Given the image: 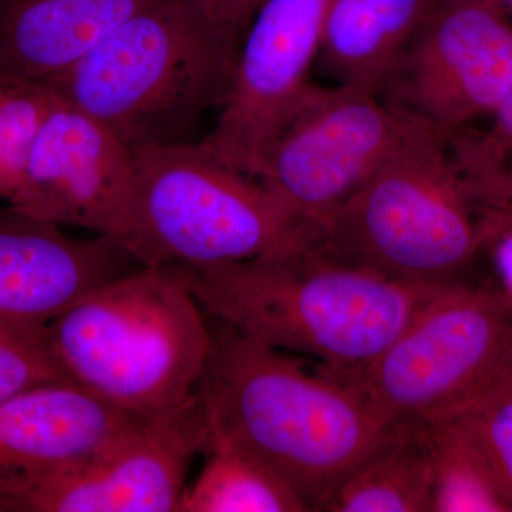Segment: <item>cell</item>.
<instances>
[{"mask_svg": "<svg viewBox=\"0 0 512 512\" xmlns=\"http://www.w3.org/2000/svg\"><path fill=\"white\" fill-rule=\"evenodd\" d=\"M239 46L197 0H163L111 30L46 87L134 154L190 143L202 117L227 99Z\"/></svg>", "mask_w": 512, "mask_h": 512, "instance_id": "cell-4", "label": "cell"}, {"mask_svg": "<svg viewBox=\"0 0 512 512\" xmlns=\"http://www.w3.org/2000/svg\"><path fill=\"white\" fill-rule=\"evenodd\" d=\"M483 251L500 293L512 308V211H484Z\"/></svg>", "mask_w": 512, "mask_h": 512, "instance_id": "cell-23", "label": "cell"}, {"mask_svg": "<svg viewBox=\"0 0 512 512\" xmlns=\"http://www.w3.org/2000/svg\"><path fill=\"white\" fill-rule=\"evenodd\" d=\"M497 377H501V379L512 380V349L510 355H508L507 360H505L503 369L500 370Z\"/></svg>", "mask_w": 512, "mask_h": 512, "instance_id": "cell-26", "label": "cell"}, {"mask_svg": "<svg viewBox=\"0 0 512 512\" xmlns=\"http://www.w3.org/2000/svg\"><path fill=\"white\" fill-rule=\"evenodd\" d=\"M138 421L72 382L0 400V512L40 481L99 457Z\"/></svg>", "mask_w": 512, "mask_h": 512, "instance_id": "cell-14", "label": "cell"}, {"mask_svg": "<svg viewBox=\"0 0 512 512\" xmlns=\"http://www.w3.org/2000/svg\"><path fill=\"white\" fill-rule=\"evenodd\" d=\"M453 417L476 441L512 508V380L495 377Z\"/></svg>", "mask_w": 512, "mask_h": 512, "instance_id": "cell-21", "label": "cell"}, {"mask_svg": "<svg viewBox=\"0 0 512 512\" xmlns=\"http://www.w3.org/2000/svg\"><path fill=\"white\" fill-rule=\"evenodd\" d=\"M484 211H512V167L477 197Z\"/></svg>", "mask_w": 512, "mask_h": 512, "instance_id": "cell-25", "label": "cell"}, {"mask_svg": "<svg viewBox=\"0 0 512 512\" xmlns=\"http://www.w3.org/2000/svg\"><path fill=\"white\" fill-rule=\"evenodd\" d=\"M211 333L198 389L205 420L285 478L311 511H325L392 423L348 376L217 320Z\"/></svg>", "mask_w": 512, "mask_h": 512, "instance_id": "cell-1", "label": "cell"}, {"mask_svg": "<svg viewBox=\"0 0 512 512\" xmlns=\"http://www.w3.org/2000/svg\"><path fill=\"white\" fill-rule=\"evenodd\" d=\"M483 208L448 141L417 124L399 150L322 227L323 254L423 285L454 284L483 251Z\"/></svg>", "mask_w": 512, "mask_h": 512, "instance_id": "cell-6", "label": "cell"}, {"mask_svg": "<svg viewBox=\"0 0 512 512\" xmlns=\"http://www.w3.org/2000/svg\"><path fill=\"white\" fill-rule=\"evenodd\" d=\"M433 484L430 512H512L476 441L454 417L430 420Z\"/></svg>", "mask_w": 512, "mask_h": 512, "instance_id": "cell-19", "label": "cell"}, {"mask_svg": "<svg viewBox=\"0 0 512 512\" xmlns=\"http://www.w3.org/2000/svg\"><path fill=\"white\" fill-rule=\"evenodd\" d=\"M133 183V151L100 121L56 96L8 205L120 244Z\"/></svg>", "mask_w": 512, "mask_h": 512, "instance_id": "cell-11", "label": "cell"}, {"mask_svg": "<svg viewBox=\"0 0 512 512\" xmlns=\"http://www.w3.org/2000/svg\"><path fill=\"white\" fill-rule=\"evenodd\" d=\"M503 2V5L505 6V9L508 10V13H512V0H501Z\"/></svg>", "mask_w": 512, "mask_h": 512, "instance_id": "cell-27", "label": "cell"}, {"mask_svg": "<svg viewBox=\"0 0 512 512\" xmlns=\"http://www.w3.org/2000/svg\"><path fill=\"white\" fill-rule=\"evenodd\" d=\"M56 382L69 380L50 355L42 330L0 328V400Z\"/></svg>", "mask_w": 512, "mask_h": 512, "instance_id": "cell-22", "label": "cell"}, {"mask_svg": "<svg viewBox=\"0 0 512 512\" xmlns=\"http://www.w3.org/2000/svg\"><path fill=\"white\" fill-rule=\"evenodd\" d=\"M417 124L376 94L313 83L266 150L255 178L319 229Z\"/></svg>", "mask_w": 512, "mask_h": 512, "instance_id": "cell-9", "label": "cell"}, {"mask_svg": "<svg viewBox=\"0 0 512 512\" xmlns=\"http://www.w3.org/2000/svg\"><path fill=\"white\" fill-rule=\"evenodd\" d=\"M212 22L228 35L244 39L266 0H197Z\"/></svg>", "mask_w": 512, "mask_h": 512, "instance_id": "cell-24", "label": "cell"}, {"mask_svg": "<svg viewBox=\"0 0 512 512\" xmlns=\"http://www.w3.org/2000/svg\"><path fill=\"white\" fill-rule=\"evenodd\" d=\"M430 5L431 0H332L316 64L336 86L377 96Z\"/></svg>", "mask_w": 512, "mask_h": 512, "instance_id": "cell-16", "label": "cell"}, {"mask_svg": "<svg viewBox=\"0 0 512 512\" xmlns=\"http://www.w3.org/2000/svg\"><path fill=\"white\" fill-rule=\"evenodd\" d=\"M204 434L200 399L175 416L140 420L99 457L33 485L12 512H180Z\"/></svg>", "mask_w": 512, "mask_h": 512, "instance_id": "cell-12", "label": "cell"}, {"mask_svg": "<svg viewBox=\"0 0 512 512\" xmlns=\"http://www.w3.org/2000/svg\"><path fill=\"white\" fill-rule=\"evenodd\" d=\"M501 0H431L377 96L450 138L487 120L512 83V23Z\"/></svg>", "mask_w": 512, "mask_h": 512, "instance_id": "cell-8", "label": "cell"}, {"mask_svg": "<svg viewBox=\"0 0 512 512\" xmlns=\"http://www.w3.org/2000/svg\"><path fill=\"white\" fill-rule=\"evenodd\" d=\"M163 0H0V80L46 86Z\"/></svg>", "mask_w": 512, "mask_h": 512, "instance_id": "cell-15", "label": "cell"}, {"mask_svg": "<svg viewBox=\"0 0 512 512\" xmlns=\"http://www.w3.org/2000/svg\"><path fill=\"white\" fill-rule=\"evenodd\" d=\"M201 453L204 467L185 488L180 512L311 511L285 478L207 420Z\"/></svg>", "mask_w": 512, "mask_h": 512, "instance_id": "cell-18", "label": "cell"}, {"mask_svg": "<svg viewBox=\"0 0 512 512\" xmlns=\"http://www.w3.org/2000/svg\"><path fill=\"white\" fill-rule=\"evenodd\" d=\"M332 0H266L239 46L218 119L201 140L222 163L255 177L266 150L309 87Z\"/></svg>", "mask_w": 512, "mask_h": 512, "instance_id": "cell-10", "label": "cell"}, {"mask_svg": "<svg viewBox=\"0 0 512 512\" xmlns=\"http://www.w3.org/2000/svg\"><path fill=\"white\" fill-rule=\"evenodd\" d=\"M512 349V308L494 289L448 284L387 348L350 375L387 423L456 416Z\"/></svg>", "mask_w": 512, "mask_h": 512, "instance_id": "cell-7", "label": "cell"}, {"mask_svg": "<svg viewBox=\"0 0 512 512\" xmlns=\"http://www.w3.org/2000/svg\"><path fill=\"white\" fill-rule=\"evenodd\" d=\"M433 484L430 420L394 421L336 488L325 511L427 512Z\"/></svg>", "mask_w": 512, "mask_h": 512, "instance_id": "cell-17", "label": "cell"}, {"mask_svg": "<svg viewBox=\"0 0 512 512\" xmlns=\"http://www.w3.org/2000/svg\"><path fill=\"white\" fill-rule=\"evenodd\" d=\"M69 382L140 420L197 402L211 325L180 272L140 265L84 296L42 329Z\"/></svg>", "mask_w": 512, "mask_h": 512, "instance_id": "cell-3", "label": "cell"}, {"mask_svg": "<svg viewBox=\"0 0 512 512\" xmlns=\"http://www.w3.org/2000/svg\"><path fill=\"white\" fill-rule=\"evenodd\" d=\"M63 228L0 205V328L42 330L140 266L114 239L74 237Z\"/></svg>", "mask_w": 512, "mask_h": 512, "instance_id": "cell-13", "label": "cell"}, {"mask_svg": "<svg viewBox=\"0 0 512 512\" xmlns=\"http://www.w3.org/2000/svg\"><path fill=\"white\" fill-rule=\"evenodd\" d=\"M175 269L210 318L346 376L372 362L448 285L345 264L316 241L237 264Z\"/></svg>", "mask_w": 512, "mask_h": 512, "instance_id": "cell-2", "label": "cell"}, {"mask_svg": "<svg viewBox=\"0 0 512 512\" xmlns=\"http://www.w3.org/2000/svg\"><path fill=\"white\" fill-rule=\"evenodd\" d=\"M484 128H470L448 140L451 158L478 197L512 167V83Z\"/></svg>", "mask_w": 512, "mask_h": 512, "instance_id": "cell-20", "label": "cell"}, {"mask_svg": "<svg viewBox=\"0 0 512 512\" xmlns=\"http://www.w3.org/2000/svg\"><path fill=\"white\" fill-rule=\"evenodd\" d=\"M261 181L222 163L201 141L134 154L121 247L144 266L211 268L316 241Z\"/></svg>", "mask_w": 512, "mask_h": 512, "instance_id": "cell-5", "label": "cell"}]
</instances>
